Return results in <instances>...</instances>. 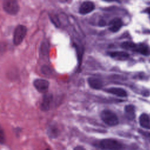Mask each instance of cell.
Instances as JSON below:
<instances>
[{
    "label": "cell",
    "instance_id": "obj_1",
    "mask_svg": "<svg viewBox=\"0 0 150 150\" xmlns=\"http://www.w3.org/2000/svg\"><path fill=\"white\" fill-rule=\"evenodd\" d=\"M102 120L109 126H115L119 123V120L115 113L109 110H104L101 113Z\"/></svg>",
    "mask_w": 150,
    "mask_h": 150
},
{
    "label": "cell",
    "instance_id": "obj_2",
    "mask_svg": "<svg viewBox=\"0 0 150 150\" xmlns=\"http://www.w3.org/2000/svg\"><path fill=\"white\" fill-rule=\"evenodd\" d=\"M27 32V28L22 25H18L14 30L13 41L15 45L21 44L25 38Z\"/></svg>",
    "mask_w": 150,
    "mask_h": 150
},
{
    "label": "cell",
    "instance_id": "obj_3",
    "mask_svg": "<svg viewBox=\"0 0 150 150\" xmlns=\"http://www.w3.org/2000/svg\"><path fill=\"white\" fill-rule=\"evenodd\" d=\"M100 145L104 150H120L121 144L114 139H104L100 142Z\"/></svg>",
    "mask_w": 150,
    "mask_h": 150
},
{
    "label": "cell",
    "instance_id": "obj_4",
    "mask_svg": "<svg viewBox=\"0 0 150 150\" xmlns=\"http://www.w3.org/2000/svg\"><path fill=\"white\" fill-rule=\"evenodd\" d=\"M4 11L10 15H16L19 11V5L16 1L6 0L3 3Z\"/></svg>",
    "mask_w": 150,
    "mask_h": 150
},
{
    "label": "cell",
    "instance_id": "obj_5",
    "mask_svg": "<svg viewBox=\"0 0 150 150\" xmlns=\"http://www.w3.org/2000/svg\"><path fill=\"white\" fill-rule=\"evenodd\" d=\"M33 85L38 91L45 93L47 91L49 83L48 81L44 79H36L33 81Z\"/></svg>",
    "mask_w": 150,
    "mask_h": 150
},
{
    "label": "cell",
    "instance_id": "obj_6",
    "mask_svg": "<svg viewBox=\"0 0 150 150\" xmlns=\"http://www.w3.org/2000/svg\"><path fill=\"white\" fill-rule=\"evenodd\" d=\"M95 8L94 4L91 1H85L81 4L79 8V12L82 15L87 14L92 12Z\"/></svg>",
    "mask_w": 150,
    "mask_h": 150
},
{
    "label": "cell",
    "instance_id": "obj_7",
    "mask_svg": "<svg viewBox=\"0 0 150 150\" xmlns=\"http://www.w3.org/2000/svg\"><path fill=\"white\" fill-rule=\"evenodd\" d=\"M122 25V22L120 18H114L112 19L109 23V29L113 32L118 31Z\"/></svg>",
    "mask_w": 150,
    "mask_h": 150
},
{
    "label": "cell",
    "instance_id": "obj_8",
    "mask_svg": "<svg viewBox=\"0 0 150 150\" xmlns=\"http://www.w3.org/2000/svg\"><path fill=\"white\" fill-rule=\"evenodd\" d=\"M52 100V95L50 94H45L41 103V108L43 111H47L49 109Z\"/></svg>",
    "mask_w": 150,
    "mask_h": 150
},
{
    "label": "cell",
    "instance_id": "obj_9",
    "mask_svg": "<svg viewBox=\"0 0 150 150\" xmlns=\"http://www.w3.org/2000/svg\"><path fill=\"white\" fill-rule=\"evenodd\" d=\"M140 125L145 129H150V117L146 114H142L139 118Z\"/></svg>",
    "mask_w": 150,
    "mask_h": 150
},
{
    "label": "cell",
    "instance_id": "obj_10",
    "mask_svg": "<svg viewBox=\"0 0 150 150\" xmlns=\"http://www.w3.org/2000/svg\"><path fill=\"white\" fill-rule=\"evenodd\" d=\"M88 83L89 86L94 89H100L102 88L103 84L102 81L96 77H90L88 79Z\"/></svg>",
    "mask_w": 150,
    "mask_h": 150
},
{
    "label": "cell",
    "instance_id": "obj_11",
    "mask_svg": "<svg viewBox=\"0 0 150 150\" xmlns=\"http://www.w3.org/2000/svg\"><path fill=\"white\" fill-rule=\"evenodd\" d=\"M107 91L110 93H111L114 95L117 96L118 97H125L127 96V91L121 88L112 87V88L107 89Z\"/></svg>",
    "mask_w": 150,
    "mask_h": 150
},
{
    "label": "cell",
    "instance_id": "obj_12",
    "mask_svg": "<svg viewBox=\"0 0 150 150\" xmlns=\"http://www.w3.org/2000/svg\"><path fill=\"white\" fill-rule=\"evenodd\" d=\"M110 55L111 57L118 60H124L129 57V54L125 52H113L110 53Z\"/></svg>",
    "mask_w": 150,
    "mask_h": 150
},
{
    "label": "cell",
    "instance_id": "obj_13",
    "mask_svg": "<svg viewBox=\"0 0 150 150\" xmlns=\"http://www.w3.org/2000/svg\"><path fill=\"white\" fill-rule=\"evenodd\" d=\"M125 114L129 120H133L135 118V108L132 105H128L125 107Z\"/></svg>",
    "mask_w": 150,
    "mask_h": 150
},
{
    "label": "cell",
    "instance_id": "obj_14",
    "mask_svg": "<svg viewBox=\"0 0 150 150\" xmlns=\"http://www.w3.org/2000/svg\"><path fill=\"white\" fill-rule=\"evenodd\" d=\"M136 51L141 53L142 54L148 56L150 54V49L148 46L145 44H141L137 46L135 49Z\"/></svg>",
    "mask_w": 150,
    "mask_h": 150
},
{
    "label": "cell",
    "instance_id": "obj_15",
    "mask_svg": "<svg viewBox=\"0 0 150 150\" xmlns=\"http://www.w3.org/2000/svg\"><path fill=\"white\" fill-rule=\"evenodd\" d=\"M137 46L135 43L131 42H125L121 44V47L127 50H135Z\"/></svg>",
    "mask_w": 150,
    "mask_h": 150
},
{
    "label": "cell",
    "instance_id": "obj_16",
    "mask_svg": "<svg viewBox=\"0 0 150 150\" xmlns=\"http://www.w3.org/2000/svg\"><path fill=\"white\" fill-rule=\"evenodd\" d=\"M48 135L52 137V138H55L57 137V134H58V132H57V129L56 127H53V126H50L49 129H48V131H47Z\"/></svg>",
    "mask_w": 150,
    "mask_h": 150
},
{
    "label": "cell",
    "instance_id": "obj_17",
    "mask_svg": "<svg viewBox=\"0 0 150 150\" xmlns=\"http://www.w3.org/2000/svg\"><path fill=\"white\" fill-rule=\"evenodd\" d=\"M5 142V132L2 129V128L0 126V144H3Z\"/></svg>",
    "mask_w": 150,
    "mask_h": 150
},
{
    "label": "cell",
    "instance_id": "obj_18",
    "mask_svg": "<svg viewBox=\"0 0 150 150\" xmlns=\"http://www.w3.org/2000/svg\"><path fill=\"white\" fill-rule=\"evenodd\" d=\"M42 72L43 73H45V74H48L49 72L50 71V69L47 67H43L42 69Z\"/></svg>",
    "mask_w": 150,
    "mask_h": 150
},
{
    "label": "cell",
    "instance_id": "obj_19",
    "mask_svg": "<svg viewBox=\"0 0 150 150\" xmlns=\"http://www.w3.org/2000/svg\"><path fill=\"white\" fill-rule=\"evenodd\" d=\"M74 150H86V149L81 146H77L74 149Z\"/></svg>",
    "mask_w": 150,
    "mask_h": 150
},
{
    "label": "cell",
    "instance_id": "obj_20",
    "mask_svg": "<svg viewBox=\"0 0 150 150\" xmlns=\"http://www.w3.org/2000/svg\"><path fill=\"white\" fill-rule=\"evenodd\" d=\"M4 49H5V45H4V44L1 43H0V53L2 52V51H4Z\"/></svg>",
    "mask_w": 150,
    "mask_h": 150
},
{
    "label": "cell",
    "instance_id": "obj_21",
    "mask_svg": "<svg viewBox=\"0 0 150 150\" xmlns=\"http://www.w3.org/2000/svg\"><path fill=\"white\" fill-rule=\"evenodd\" d=\"M148 11L149 12H150V8H149V9H148Z\"/></svg>",
    "mask_w": 150,
    "mask_h": 150
},
{
    "label": "cell",
    "instance_id": "obj_22",
    "mask_svg": "<svg viewBox=\"0 0 150 150\" xmlns=\"http://www.w3.org/2000/svg\"><path fill=\"white\" fill-rule=\"evenodd\" d=\"M45 150H50L49 149H45Z\"/></svg>",
    "mask_w": 150,
    "mask_h": 150
}]
</instances>
